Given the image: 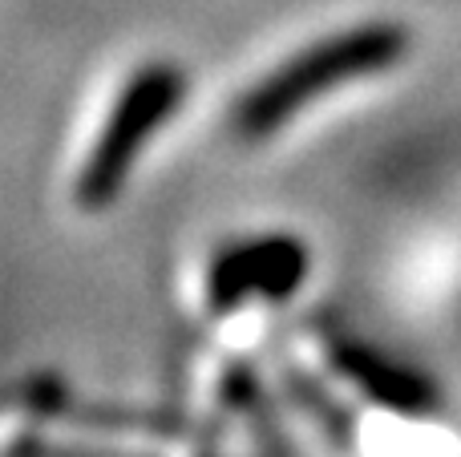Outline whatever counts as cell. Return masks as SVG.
<instances>
[{"label":"cell","instance_id":"6da1fadb","mask_svg":"<svg viewBox=\"0 0 461 457\" xmlns=\"http://www.w3.org/2000/svg\"><path fill=\"white\" fill-rule=\"evenodd\" d=\"M405 49L409 32L393 21H368L357 24V29L336 32L328 40H316L312 49L284 61L276 73H267V81H259L239 102V130L247 138L267 134L279 121L292 118L300 105H308L312 97L332 94L348 81H360L368 73L397 65L405 57Z\"/></svg>","mask_w":461,"mask_h":457},{"label":"cell","instance_id":"7a4b0ae2","mask_svg":"<svg viewBox=\"0 0 461 457\" xmlns=\"http://www.w3.org/2000/svg\"><path fill=\"white\" fill-rule=\"evenodd\" d=\"M183 69L158 61L134 73L126 89H122L118 105H113L110 121H105L102 138L94 142L86 166L77 175V202L86 211H102L113 194L122 191L134 158L142 154L146 138L175 113L178 97H183Z\"/></svg>","mask_w":461,"mask_h":457},{"label":"cell","instance_id":"3957f363","mask_svg":"<svg viewBox=\"0 0 461 457\" xmlns=\"http://www.w3.org/2000/svg\"><path fill=\"white\" fill-rule=\"evenodd\" d=\"M303 280V247L295 239H259V243H243L230 247L215 259L211 267V304L219 312L239 308V300L247 296H263V300H279L287 291H295Z\"/></svg>","mask_w":461,"mask_h":457},{"label":"cell","instance_id":"277c9868","mask_svg":"<svg viewBox=\"0 0 461 457\" xmlns=\"http://www.w3.org/2000/svg\"><path fill=\"white\" fill-rule=\"evenodd\" d=\"M328 356L332 364L368 397V401L384 405V409L409 413V417H421V413L438 409V393L429 389V381L409 372L405 364L389 361L384 353L360 345L348 336H328Z\"/></svg>","mask_w":461,"mask_h":457}]
</instances>
